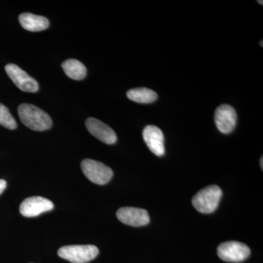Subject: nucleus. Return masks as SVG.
<instances>
[{
	"instance_id": "9",
	"label": "nucleus",
	"mask_w": 263,
	"mask_h": 263,
	"mask_svg": "<svg viewBox=\"0 0 263 263\" xmlns=\"http://www.w3.org/2000/svg\"><path fill=\"white\" fill-rule=\"evenodd\" d=\"M117 216L119 221L129 226H145L150 222L148 212L139 208H121L117 211Z\"/></svg>"
},
{
	"instance_id": "8",
	"label": "nucleus",
	"mask_w": 263,
	"mask_h": 263,
	"mask_svg": "<svg viewBox=\"0 0 263 263\" xmlns=\"http://www.w3.org/2000/svg\"><path fill=\"white\" fill-rule=\"evenodd\" d=\"M53 202L48 199L40 196H34L25 199L21 204L19 211L26 217H34L43 213L49 212L53 209Z\"/></svg>"
},
{
	"instance_id": "13",
	"label": "nucleus",
	"mask_w": 263,
	"mask_h": 263,
	"mask_svg": "<svg viewBox=\"0 0 263 263\" xmlns=\"http://www.w3.org/2000/svg\"><path fill=\"white\" fill-rule=\"evenodd\" d=\"M62 67L66 75L73 80H83L87 73L86 67L79 60L72 59L66 60L62 63Z\"/></svg>"
},
{
	"instance_id": "4",
	"label": "nucleus",
	"mask_w": 263,
	"mask_h": 263,
	"mask_svg": "<svg viewBox=\"0 0 263 263\" xmlns=\"http://www.w3.org/2000/svg\"><path fill=\"white\" fill-rule=\"evenodd\" d=\"M81 169L86 177L96 184H106L114 176L113 171L108 166L90 159L82 161Z\"/></svg>"
},
{
	"instance_id": "3",
	"label": "nucleus",
	"mask_w": 263,
	"mask_h": 263,
	"mask_svg": "<svg viewBox=\"0 0 263 263\" xmlns=\"http://www.w3.org/2000/svg\"><path fill=\"white\" fill-rule=\"evenodd\" d=\"M99 254L98 247L94 245L65 246L59 249L61 258L72 263H86L94 259Z\"/></svg>"
},
{
	"instance_id": "5",
	"label": "nucleus",
	"mask_w": 263,
	"mask_h": 263,
	"mask_svg": "<svg viewBox=\"0 0 263 263\" xmlns=\"http://www.w3.org/2000/svg\"><path fill=\"white\" fill-rule=\"evenodd\" d=\"M250 254L248 246L238 241L224 242L217 248L218 256L226 262H243L248 258Z\"/></svg>"
},
{
	"instance_id": "16",
	"label": "nucleus",
	"mask_w": 263,
	"mask_h": 263,
	"mask_svg": "<svg viewBox=\"0 0 263 263\" xmlns=\"http://www.w3.org/2000/svg\"><path fill=\"white\" fill-rule=\"evenodd\" d=\"M7 187V182L3 179H0V195L4 192Z\"/></svg>"
},
{
	"instance_id": "12",
	"label": "nucleus",
	"mask_w": 263,
	"mask_h": 263,
	"mask_svg": "<svg viewBox=\"0 0 263 263\" xmlns=\"http://www.w3.org/2000/svg\"><path fill=\"white\" fill-rule=\"evenodd\" d=\"M18 20L22 27L30 32H41L49 27V21L47 18L30 13H22L19 15Z\"/></svg>"
},
{
	"instance_id": "11",
	"label": "nucleus",
	"mask_w": 263,
	"mask_h": 263,
	"mask_svg": "<svg viewBox=\"0 0 263 263\" xmlns=\"http://www.w3.org/2000/svg\"><path fill=\"white\" fill-rule=\"evenodd\" d=\"M143 138L152 153L158 157L164 155V135L160 128L155 125L146 126L143 131Z\"/></svg>"
},
{
	"instance_id": "15",
	"label": "nucleus",
	"mask_w": 263,
	"mask_h": 263,
	"mask_svg": "<svg viewBox=\"0 0 263 263\" xmlns=\"http://www.w3.org/2000/svg\"><path fill=\"white\" fill-rule=\"evenodd\" d=\"M0 124L9 129H15L17 127V123L9 109L2 103H0Z\"/></svg>"
},
{
	"instance_id": "10",
	"label": "nucleus",
	"mask_w": 263,
	"mask_h": 263,
	"mask_svg": "<svg viewBox=\"0 0 263 263\" xmlns=\"http://www.w3.org/2000/svg\"><path fill=\"white\" fill-rule=\"evenodd\" d=\"M86 127L93 136L106 144H114L117 141L115 132L105 123L95 118L86 119Z\"/></svg>"
},
{
	"instance_id": "17",
	"label": "nucleus",
	"mask_w": 263,
	"mask_h": 263,
	"mask_svg": "<svg viewBox=\"0 0 263 263\" xmlns=\"http://www.w3.org/2000/svg\"><path fill=\"white\" fill-rule=\"evenodd\" d=\"M260 165H261V169L263 170V157H261L260 159Z\"/></svg>"
},
{
	"instance_id": "7",
	"label": "nucleus",
	"mask_w": 263,
	"mask_h": 263,
	"mask_svg": "<svg viewBox=\"0 0 263 263\" xmlns=\"http://www.w3.org/2000/svg\"><path fill=\"white\" fill-rule=\"evenodd\" d=\"M214 121L219 132L223 134H229L236 126V111L231 105L223 104L216 108Z\"/></svg>"
},
{
	"instance_id": "19",
	"label": "nucleus",
	"mask_w": 263,
	"mask_h": 263,
	"mask_svg": "<svg viewBox=\"0 0 263 263\" xmlns=\"http://www.w3.org/2000/svg\"><path fill=\"white\" fill-rule=\"evenodd\" d=\"M263 46V45H262V41H261V47H262Z\"/></svg>"
},
{
	"instance_id": "18",
	"label": "nucleus",
	"mask_w": 263,
	"mask_h": 263,
	"mask_svg": "<svg viewBox=\"0 0 263 263\" xmlns=\"http://www.w3.org/2000/svg\"><path fill=\"white\" fill-rule=\"evenodd\" d=\"M259 3V4H261L262 5V1H257Z\"/></svg>"
},
{
	"instance_id": "2",
	"label": "nucleus",
	"mask_w": 263,
	"mask_h": 263,
	"mask_svg": "<svg viewBox=\"0 0 263 263\" xmlns=\"http://www.w3.org/2000/svg\"><path fill=\"white\" fill-rule=\"evenodd\" d=\"M222 197V191L217 185H211L199 191L193 198V205L202 214L215 212Z\"/></svg>"
},
{
	"instance_id": "14",
	"label": "nucleus",
	"mask_w": 263,
	"mask_h": 263,
	"mask_svg": "<svg viewBox=\"0 0 263 263\" xmlns=\"http://www.w3.org/2000/svg\"><path fill=\"white\" fill-rule=\"evenodd\" d=\"M127 96L132 101L143 104L153 103L158 98L155 91L147 88H136L129 90Z\"/></svg>"
},
{
	"instance_id": "1",
	"label": "nucleus",
	"mask_w": 263,
	"mask_h": 263,
	"mask_svg": "<svg viewBox=\"0 0 263 263\" xmlns=\"http://www.w3.org/2000/svg\"><path fill=\"white\" fill-rule=\"evenodd\" d=\"M18 113L22 122L32 130L45 131L51 127L52 119L50 116L34 105L22 104L19 105Z\"/></svg>"
},
{
	"instance_id": "6",
	"label": "nucleus",
	"mask_w": 263,
	"mask_h": 263,
	"mask_svg": "<svg viewBox=\"0 0 263 263\" xmlns=\"http://www.w3.org/2000/svg\"><path fill=\"white\" fill-rule=\"evenodd\" d=\"M5 69L10 79L22 91L34 93L39 89V85L37 81L28 75L18 66L14 64H8L5 66Z\"/></svg>"
}]
</instances>
